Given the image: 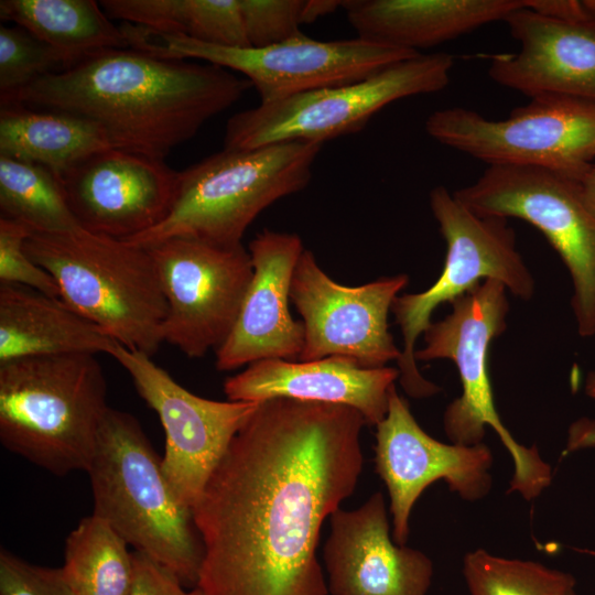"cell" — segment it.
<instances>
[{"label": "cell", "mask_w": 595, "mask_h": 595, "mask_svg": "<svg viewBox=\"0 0 595 595\" xmlns=\"http://www.w3.org/2000/svg\"><path fill=\"white\" fill-rule=\"evenodd\" d=\"M366 424L344 404L259 402L193 507L204 595L328 594L320 532L357 486Z\"/></svg>", "instance_id": "cell-1"}, {"label": "cell", "mask_w": 595, "mask_h": 595, "mask_svg": "<svg viewBox=\"0 0 595 595\" xmlns=\"http://www.w3.org/2000/svg\"><path fill=\"white\" fill-rule=\"evenodd\" d=\"M251 86L214 64L111 48L39 78L1 106L68 112L97 125L112 148L164 160Z\"/></svg>", "instance_id": "cell-2"}, {"label": "cell", "mask_w": 595, "mask_h": 595, "mask_svg": "<svg viewBox=\"0 0 595 595\" xmlns=\"http://www.w3.org/2000/svg\"><path fill=\"white\" fill-rule=\"evenodd\" d=\"M86 473L93 515L184 586L196 587L204 547L193 509L174 496L162 457L132 414L108 409Z\"/></svg>", "instance_id": "cell-3"}, {"label": "cell", "mask_w": 595, "mask_h": 595, "mask_svg": "<svg viewBox=\"0 0 595 595\" xmlns=\"http://www.w3.org/2000/svg\"><path fill=\"white\" fill-rule=\"evenodd\" d=\"M109 408L105 374L95 355L0 364V442L55 476L88 469Z\"/></svg>", "instance_id": "cell-4"}, {"label": "cell", "mask_w": 595, "mask_h": 595, "mask_svg": "<svg viewBox=\"0 0 595 595\" xmlns=\"http://www.w3.org/2000/svg\"><path fill=\"white\" fill-rule=\"evenodd\" d=\"M24 249L60 299L110 338L150 357L164 343L167 305L149 248L77 227L32 232Z\"/></svg>", "instance_id": "cell-5"}, {"label": "cell", "mask_w": 595, "mask_h": 595, "mask_svg": "<svg viewBox=\"0 0 595 595\" xmlns=\"http://www.w3.org/2000/svg\"><path fill=\"white\" fill-rule=\"evenodd\" d=\"M322 145L290 141L255 149H223L206 156L178 172L166 217L126 241L151 247L171 238H192L240 245L262 210L309 185Z\"/></svg>", "instance_id": "cell-6"}, {"label": "cell", "mask_w": 595, "mask_h": 595, "mask_svg": "<svg viewBox=\"0 0 595 595\" xmlns=\"http://www.w3.org/2000/svg\"><path fill=\"white\" fill-rule=\"evenodd\" d=\"M507 291L500 281L487 279L454 300L451 314L423 333L424 347L414 356L415 360L451 359L455 364L462 394L444 412L446 436L451 443L476 445L484 443L486 428H493L513 462L508 493L531 501L551 484L552 469L536 446L520 444L504 425L488 372L489 346L507 325Z\"/></svg>", "instance_id": "cell-7"}, {"label": "cell", "mask_w": 595, "mask_h": 595, "mask_svg": "<svg viewBox=\"0 0 595 595\" xmlns=\"http://www.w3.org/2000/svg\"><path fill=\"white\" fill-rule=\"evenodd\" d=\"M429 202L446 244L443 270L429 289L399 294L391 306L403 340L397 361L399 381L416 399L441 390L422 376L414 356L415 343L431 325L437 306L452 303L487 279L500 281L522 300L534 293L533 277L516 248L508 219L474 213L442 185L431 190Z\"/></svg>", "instance_id": "cell-8"}, {"label": "cell", "mask_w": 595, "mask_h": 595, "mask_svg": "<svg viewBox=\"0 0 595 595\" xmlns=\"http://www.w3.org/2000/svg\"><path fill=\"white\" fill-rule=\"evenodd\" d=\"M453 65L454 57L447 53H420L357 83L259 104L229 118L224 149L290 141L323 144L357 133L389 104L443 90L450 84Z\"/></svg>", "instance_id": "cell-9"}, {"label": "cell", "mask_w": 595, "mask_h": 595, "mask_svg": "<svg viewBox=\"0 0 595 595\" xmlns=\"http://www.w3.org/2000/svg\"><path fill=\"white\" fill-rule=\"evenodd\" d=\"M504 119L454 107L432 112L426 133L488 166L551 171L582 182L595 164V100L538 95Z\"/></svg>", "instance_id": "cell-10"}, {"label": "cell", "mask_w": 595, "mask_h": 595, "mask_svg": "<svg viewBox=\"0 0 595 595\" xmlns=\"http://www.w3.org/2000/svg\"><path fill=\"white\" fill-rule=\"evenodd\" d=\"M133 47L163 58H198L237 72L258 91L260 104L366 79L420 53L360 36L318 41L301 35L256 48L203 43L138 26Z\"/></svg>", "instance_id": "cell-11"}, {"label": "cell", "mask_w": 595, "mask_h": 595, "mask_svg": "<svg viewBox=\"0 0 595 595\" xmlns=\"http://www.w3.org/2000/svg\"><path fill=\"white\" fill-rule=\"evenodd\" d=\"M453 193L480 216L518 218L545 237L570 273L577 333L595 336V207L581 182L542 169L495 165Z\"/></svg>", "instance_id": "cell-12"}, {"label": "cell", "mask_w": 595, "mask_h": 595, "mask_svg": "<svg viewBox=\"0 0 595 595\" xmlns=\"http://www.w3.org/2000/svg\"><path fill=\"white\" fill-rule=\"evenodd\" d=\"M149 248L167 313L163 342L190 358L217 349L230 334L252 277L249 251L192 238Z\"/></svg>", "instance_id": "cell-13"}, {"label": "cell", "mask_w": 595, "mask_h": 595, "mask_svg": "<svg viewBox=\"0 0 595 595\" xmlns=\"http://www.w3.org/2000/svg\"><path fill=\"white\" fill-rule=\"evenodd\" d=\"M109 355L130 375L139 396L159 415L165 435L163 474L176 499L193 509L259 402L217 401L196 396L150 356L119 343Z\"/></svg>", "instance_id": "cell-14"}, {"label": "cell", "mask_w": 595, "mask_h": 595, "mask_svg": "<svg viewBox=\"0 0 595 595\" xmlns=\"http://www.w3.org/2000/svg\"><path fill=\"white\" fill-rule=\"evenodd\" d=\"M409 277H383L358 286L337 283L304 249L294 269L290 298L302 317L304 347L298 360L348 357L364 368L398 361L401 349L389 332L392 303Z\"/></svg>", "instance_id": "cell-15"}, {"label": "cell", "mask_w": 595, "mask_h": 595, "mask_svg": "<svg viewBox=\"0 0 595 595\" xmlns=\"http://www.w3.org/2000/svg\"><path fill=\"white\" fill-rule=\"evenodd\" d=\"M376 429L375 468L388 489L397 544L405 545L413 506L436 480H444L467 501H477L490 491V448L485 443L463 445L432 437L419 425L396 386L388 412Z\"/></svg>", "instance_id": "cell-16"}, {"label": "cell", "mask_w": 595, "mask_h": 595, "mask_svg": "<svg viewBox=\"0 0 595 595\" xmlns=\"http://www.w3.org/2000/svg\"><path fill=\"white\" fill-rule=\"evenodd\" d=\"M177 177L178 172L164 160L109 148L88 156L58 178L82 228L126 240L166 217Z\"/></svg>", "instance_id": "cell-17"}, {"label": "cell", "mask_w": 595, "mask_h": 595, "mask_svg": "<svg viewBox=\"0 0 595 595\" xmlns=\"http://www.w3.org/2000/svg\"><path fill=\"white\" fill-rule=\"evenodd\" d=\"M329 520L323 558L331 595H428L433 563L393 541L381 493L356 509H337Z\"/></svg>", "instance_id": "cell-18"}, {"label": "cell", "mask_w": 595, "mask_h": 595, "mask_svg": "<svg viewBox=\"0 0 595 595\" xmlns=\"http://www.w3.org/2000/svg\"><path fill=\"white\" fill-rule=\"evenodd\" d=\"M304 248L298 234L266 229L249 244L252 277L236 323L215 350L216 368L229 371L262 359L298 360L304 327L289 310L291 283Z\"/></svg>", "instance_id": "cell-19"}, {"label": "cell", "mask_w": 595, "mask_h": 595, "mask_svg": "<svg viewBox=\"0 0 595 595\" xmlns=\"http://www.w3.org/2000/svg\"><path fill=\"white\" fill-rule=\"evenodd\" d=\"M519 51L493 56L489 77L529 97L595 100V18L560 21L526 6L504 21Z\"/></svg>", "instance_id": "cell-20"}, {"label": "cell", "mask_w": 595, "mask_h": 595, "mask_svg": "<svg viewBox=\"0 0 595 595\" xmlns=\"http://www.w3.org/2000/svg\"><path fill=\"white\" fill-rule=\"evenodd\" d=\"M400 372L394 367L364 368L351 358L262 359L228 377V400L262 402L275 398L344 404L358 410L368 425L380 423Z\"/></svg>", "instance_id": "cell-21"}, {"label": "cell", "mask_w": 595, "mask_h": 595, "mask_svg": "<svg viewBox=\"0 0 595 595\" xmlns=\"http://www.w3.org/2000/svg\"><path fill=\"white\" fill-rule=\"evenodd\" d=\"M526 0H347L358 36L421 53L483 25L505 21Z\"/></svg>", "instance_id": "cell-22"}, {"label": "cell", "mask_w": 595, "mask_h": 595, "mask_svg": "<svg viewBox=\"0 0 595 595\" xmlns=\"http://www.w3.org/2000/svg\"><path fill=\"white\" fill-rule=\"evenodd\" d=\"M118 343L60 298L0 284V364L67 354H110Z\"/></svg>", "instance_id": "cell-23"}, {"label": "cell", "mask_w": 595, "mask_h": 595, "mask_svg": "<svg viewBox=\"0 0 595 595\" xmlns=\"http://www.w3.org/2000/svg\"><path fill=\"white\" fill-rule=\"evenodd\" d=\"M109 148L104 131L82 117L14 104L1 106L0 154L42 165L57 177Z\"/></svg>", "instance_id": "cell-24"}, {"label": "cell", "mask_w": 595, "mask_h": 595, "mask_svg": "<svg viewBox=\"0 0 595 595\" xmlns=\"http://www.w3.org/2000/svg\"><path fill=\"white\" fill-rule=\"evenodd\" d=\"M0 18L51 46L65 68L101 51L129 47L121 28L95 0H1Z\"/></svg>", "instance_id": "cell-25"}, {"label": "cell", "mask_w": 595, "mask_h": 595, "mask_svg": "<svg viewBox=\"0 0 595 595\" xmlns=\"http://www.w3.org/2000/svg\"><path fill=\"white\" fill-rule=\"evenodd\" d=\"M127 545L102 519L83 518L65 540L62 569L71 587L87 595H130L133 553Z\"/></svg>", "instance_id": "cell-26"}, {"label": "cell", "mask_w": 595, "mask_h": 595, "mask_svg": "<svg viewBox=\"0 0 595 595\" xmlns=\"http://www.w3.org/2000/svg\"><path fill=\"white\" fill-rule=\"evenodd\" d=\"M1 217L19 221L32 232H56L80 227L60 178L36 163L0 154Z\"/></svg>", "instance_id": "cell-27"}, {"label": "cell", "mask_w": 595, "mask_h": 595, "mask_svg": "<svg viewBox=\"0 0 595 595\" xmlns=\"http://www.w3.org/2000/svg\"><path fill=\"white\" fill-rule=\"evenodd\" d=\"M463 575L469 595H570L576 585L571 573L484 549L465 554Z\"/></svg>", "instance_id": "cell-28"}, {"label": "cell", "mask_w": 595, "mask_h": 595, "mask_svg": "<svg viewBox=\"0 0 595 595\" xmlns=\"http://www.w3.org/2000/svg\"><path fill=\"white\" fill-rule=\"evenodd\" d=\"M65 68L62 57L21 26L0 25L1 101L39 78Z\"/></svg>", "instance_id": "cell-29"}, {"label": "cell", "mask_w": 595, "mask_h": 595, "mask_svg": "<svg viewBox=\"0 0 595 595\" xmlns=\"http://www.w3.org/2000/svg\"><path fill=\"white\" fill-rule=\"evenodd\" d=\"M307 0H239L250 47L261 48L303 35Z\"/></svg>", "instance_id": "cell-30"}, {"label": "cell", "mask_w": 595, "mask_h": 595, "mask_svg": "<svg viewBox=\"0 0 595 595\" xmlns=\"http://www.w3.org/2000/svg\"><path fill=\"white\" fill-rule=\"evenodd\" d=\"M31 234L32 230L25 225L0 217V282L60 298V289L53 277L36 264L24 249Z\"/></svg>", "instance_id": "cell-31"}, {"label": "cell", "mask_w": 595, "mask_h": 595, "mask_svg": "<svg viewBox=\"0 0 595 595\" xmlns=\"http://www.w3.org/2000/svg\"><path fill=\"white\" fill-rule=\"evenodd\" d=\"M0 595H74L62 567L30 563L0 551Z\"/></svg>", "instance_id": "cell-32"}, {"label": "cell", "mask_w": 595, "mask_h": 595, "mask_svg": "<svg viewBox=\"0 0 595 595\" xmlns=\"http://www.w3.org/2000/svg\"><path fill=\"white\" fill-rule=\"evenodd\" d=\"M133 584L130 595H204L198 587L188 588L167 570L133 552Z\"/></svg>", "instance_id": "cell-33"}, {"label": "cell", "mask_w": 595, "mask_h": 595, "mask_svg": "<svg viewBox=\"0 0 595 595\" xmlns=\"http://www.w3.org/2000/svg\"><path fill=\"white\" fill-rule=\"evenodd\" d=\"M526 7L560 21H582L591 18L583 0H526Z\"/></svg>", "instance_id": "cell-34"}, {"label": "cell", "mask_w": 595, "mask_h": 595, "mask_svg": "<svg viewBox=\"0 0 595 595\" xmlns=\"http://www.w3.org/2000/svg\"><path fill=\"white\" fill-rule=\"evenodd\" d=\"M595 447V420L582 418L569 429L564 455L580 450Z\"/></svg>", "instance_id": "cell-35"}, {"label": "cell", "mask_w": 595, "mask_h": 595, "mask_svg": "<svg viewBox=\"0 0 595 595\" xmlns=\"http://www.w3.org/2000/svg\"><path fill=\"white\" fill-rule=\"evenodd\" d=\"M343 1L335 0H307L305 9V22L313 23L320 18L335 12L342 7Z\"/></svg>", "instance_id": "cell-36"}, {"label": "cell", "mask_w": 595, "mask_h": 595, "mask_svg": "<svg viewBox=\"0 0 595 595\" xmlns=\"http://www.w3.org/2000/svg\"><path fill=\"white\" fill-rule=\"evenodd\" d=\"M587 201L595 207V164L581 182Z\"/></svg>", "instance_id": "cell-37"}, {"label": "cell", "mask_w": 595, "mask_h": 595, "mask_svg": "<svg viewBox=\"0 0 595 595\" xmlns=\"http://www.w3.org/2000/svg\"><path fill=\"white\" fill-rule=\"evenodd\" d=\"M585 392L591 399L595 400V371L587 375L585 381Z\"/></svg>", "instance_id": "cell-38"}, {"label": "cell", "mask_w": 595, "mask_h": 595, "mask_svg": "<svg viewBox=\"0 0 595 595\" xmlns=\"http://www.w3.org/2000/svg\"><path fill=\"white\" fill-rule=\"evenodd\" d=\"M584 7L591 18H595V0H583Z\"/></svg>", "instance_id": "cell-39"}, {"label": "cell", "mask_w": 595, "mask_h": 595, "mask_svg": "<svg viewBox=\"0 0 595 595\" xmlns=\"http://www.w3.org/2000/svg\"><path fill=\"white\" fill-rule=\"evenodd\" d=\"M72 589H73L74 595H87V594H85L84 592H82L79 589H74V588H72Z\"/></svg>", "instance_id": "cell-40"}, {"label": "cell", "mask_w": 595, "mask_h": 595, "mask_svg": "<svg viewBox=\"0 0 595 595\" xmlns=\"http://www.w3.org/2000/svg\"><path fill=\"white\" fill-rule=\"evenodd\" d=\"M570 595H577L576 592L574 591L573 593H571Z\"/></svg>", "instance_id": "cell-41"}]
</instances>
